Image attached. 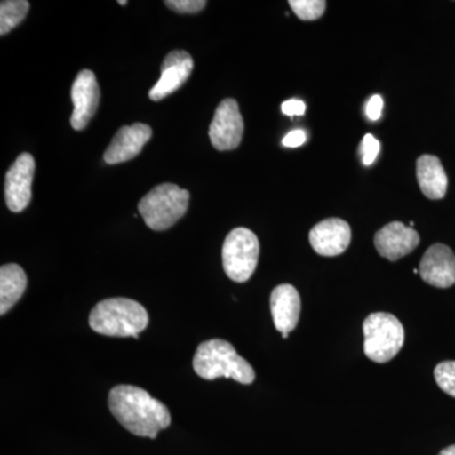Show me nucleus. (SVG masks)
I'll return each mask as SVG.
<instances>
[{
  "label": "nucleus",
  "instance_id": "nucleus-1",
  "mask_svg": "<svg viewBox=\"0 0 455 455\" xmlns=\"http://www.w3.org/2000/svg\"><path fill=\"white\" fill-rule=\"evenodd\" d=\"M108 405L114 418L128 431L143 438H157L171 424L169 409L136 386L119 385L110 391Z\"/></svg>",
  "mask_w": 455,
  "mask_h": 455
},
{
  "label": "nucleus",
  "instance_id": "nucleus-2",
  "mask_svg": "<svg viewBox=\"0 0 455 455\" xmlns=\"http://www.w3.org/2000/svg\"><path fill=\"white\" fill-rule=\"evenodd\" d=\"M148 314L140 302L131 299L113 298L99 302L89 316V325L95 333L107 337L139 339L148 326Z\"/></svg>",
  "mask_w": 455,
  "mask_h": 455
},
{
  "label": "nucleus",
  "instance_id": "nucleus-3",
  "mask_svg": "<svg viewBox=\"0 0 455 455\" xmlns=\"http://www.w3.org/2000/svg\"><path fill=\"white\" fill-rule=\"evenodd\" d=\"M194 370L197 376L208 381L226 377L251 385L256 379L252 366L236 353L229 341L223 339L206 340L197 347Z\"/></svg>",
  "mask_w": 455,
  "mask_h": 455
},
{
  "label": "nucleus",
  "instance_id": "nucleus-4",
  "mask_svg": "<svg viewBox=\"0 0 455 455\" xmlns=\"http://www.w3.org/2000/svg\"><path fill=\"white\" fill-rule=\"evenodd\" d=\"M190 193L178 185L163 184L152 188L139 204V212L152 230L169 229L188 212Z\"/></svg>",
  "mask_w": 455,
  "mask_h": 455
},
{
  "label": "nucleus",
  "instance_id": "nucleus-5",
  "mask_svg": "<svg viewBox=\"0 0 455 455\" xmlns=\"http://www.w3.org/2000/svg\"><path fill=\"white\" fill-rule=\"evenodd\" d=\"M364 355L376 363H387L403 347L405 331L396 316L373 313L363 323Z\"/></svg>",
  "mask_w": 455,
  "mask_h": 455
},
{
  "label": "nucleus",
  "instance_id": "nucleus-6",
  "mask_svg": "<svg viewBox=\"0 0 455 455\" xmlns=\"http://www.w3.org/2000/svg\"><path fill=\"white\" fill-rule=\"evenodd\" d=\"M259 241L252 230L235 228L224 241L221 259L227 276L235 283H245L256 271Z\"/></svg>",
  "mask_w": 455,
  "mask_h": 455
},
{
  "label": "nucleus",
  "instance_id": "nucleus-7",
  "mask_svg": "<svg viewBox=\"0 0 455 455\" xmlns=\"http://www.w3.org/2000/svg\"><path fill=\"white\" fill-rule=\"evenodd\" d=\"M244 123L235 99H224L215 110L209 128L212 147L218 151H230L241 145Z\"/></svg>",
  "mask_w": 455,
  "mask_h": 455
},
{
  "label": "nucleus",
  "instance_id": "nucleus-8",
  "mask_svg": "<svg viewBox=\"0 0 455 455\" xmlns=\"http://www.w3.org/2000/svg\"><path fill=\"white\" fill-rule=\"evenodd\" d=\"M36 164L32 155L18 156L5 176V202L9 211L20 212L31 203Z\"/></svg>",
  "mask_w": 455,
  "mask_h": 455
},
{
  "label": "nucleus",
  "instance_id": "nucleus-9",
  "mask_svg": "<svg viewBox=\"0 0 455 455\" xmlns=\"http://www.w3.org/2000/svg\"><path fill=\"white\" fill-rule=\"evenodd\" d=\"M71 99L74 103L71 125L75 131H83L97 112L100 100L97 76L92 71L83 70L77 74L71 89Z\"/></svg>",
  "mask_w": 455,
  "mask_h": 455
},
{
  "label": "nucleus",
  "instance_id": "nucleus-10",
  "mask_svg": "<svg viewBox=\"0 0 455 455\" xmlns=\"http://www.w3.org/2000/svg\"><path fill=\"white\" fill-rule=\"evenodd\" d=\"M193 68V57L187 51L176 50L170 52L161 65L160 80L149 90L151 100H163L181 88L190 76Z\"/></svg>",
  "mask_w": 455,
  "mask_h": 455
},
{
  "label": "nucleus",
  "instance_id": "nucleus-11",
  "mask_svg": "<svg viewBox=\"0 0 455 455\" xmlns=\"http://www.w3.org/2000/svg\"><path fill=\"white\" fill-rule=\"evenodd\" d=\"M420 243V235L414 228L401 221H392L374 235L377 252L388 260H398L407 256Z\"/></svg>",
  "mask_w": 455,
  "mask_h": 455
},
{
  "label": "nucleus",
  "instance_id": "nucleus-12",
  "mask_svg": "<svg viewBox=\"0 0 455 455\" xmlns=\"http://www.w3.org/2000/svg\"><path fill=\"white\" fill-rule=\"evenodd\" d=\"M309 241L311 247L320 256H339L349 247L352 230L346 220L329 218L310 230Z\"/></svg>",
  "mask_w": 455,
  "mask_h": 455
},
{
  "label": "nucleus",
  "instance_id": "nucleus-13",
  "mask_svg": "<svg viewBox=\"0 0 455 455\" xmlns=\"http://www.w3.org/2000/svg\"><path fill=\"white\" fill-rule=\"evenodd\" d=\"M425 283L438 289H448L455 283V254L448 245L436 243L425 252L419 267Z\"/></svg>",
  "mask_w": 455,
  "mask_h": 455
},
{
  "label": "nucleus",
  "instance_id": "nucleus-14",
  "mask_svg": "<svg viewBox=\"0 0 455 455\" xmlns=\"http://www.w3.org/2000/svg\"><path fill=\"white\" fill-rule=\"evenodd\" d=\"M151 127L143 123L124 125L116 132L112 143L104 152V161L108 164L127 163L140 154L143 147L151 140Z\"/></svg>",
  "mask_w": 455,
  "mask_h": 455
},
{
  "label": "nucleus",
  "instance_id": "nucleus-15",
  "mask_svg": "<svg viewBox=\"0 0 455 455\" xmlns=\"http://www.w3.org/2000/svg\"><path fill=\"white\" fill-rule=\"evenodd\" d=\"M301 313V299L292 284H280L271 293V314L281 334H290L298 325Z\"/></svg>",
  "mask_w": 455,
  "mask_h": 455
},
{
  "label": "nucleus",
  "instance_id": "nucleus-16",
  "mask_svg": "<svg viewBox=\"0 0 455 455\" xmlns=\"http://www.w3.org/2000/svg\"><path fill=\"white\" fill-rule=\"evenodd\" d=\"M416 176L419 187L429 199L440 200L447 194V173L436 156H420L416 163Z\"/></svg>",
  "mask_w": 455,
  "mask_h": 455
},
{
  "label": "nucleus",
  "instance_id": "nucleus-17",
  "mask_svg": "<svg viewBox=\"0 0 455 455\" xmlns=\"http://www.w3.org/2000/svg\"><path fill=\"white\" fill-rule=\"evenodd\" d=\"M27 276L20 266L9 263L0 268V314L4 315L26 291Z\"/></svg>",
  "mask_w": 455,
  "mask_h": 455
},
{
  "label": "nucleus",
  "instance_id": "nucleus-18",
  "mask_svg": "<svg viewBox=\"0 0 455 455\" xmlns=\"http://www.w3.org/2000/svg\"><path fill=\"white\" fill-rule=\"evenodd\" d=\"M27 0H3L0 3V35L4 36L16 28L28 13Z\"/></svg>",
  "mask_w": 455,
  "mask_h": 455
},
{
  "label": "nucleus",
  "instance_id": "nucleus-19",
  "mask_svg": "<svg viewBox=\"0 0 455 455\" xmlns=\"http://www.w3.org/2000/svg\"><path fill=\"white\" fill-rule=\"evenodd\" d=\"M290 7L302 20H316L324 14V0H290Z\"/></svg>",
  "mask_w": 455,
  "mask_h": 455
},
{
  "label": "nucleus",
  "instance_id": "nucleus-20",
  "mask_svg": "<svg viewBox=\"0 0 455 455\" xmlns=\"http://www.w3.org/2000/svg\"><path fill=\"white\" fill-rule=\"evenodd\" d=\"M434 377L440 390L449 396L455 397V361H445L434 370Z\"/></svg>",
  "mask_w": 455,
  "mask_h": 455
},
{
  "label": "nucleus",
  "instance_id": "nucleus-21",
  "mask_svg": "<svg viewBox=\"0 0 455 455\" xmlns=\"http://www.w3.org/2000/svg\"><path fill=\"white\" fill-rule=\"evenodd\" d=\"M172 11L179 12V13H197L205 8V0H167L164 2Z\"/></svg>",
  "mask_w": 455,
  "mask_h": 455
},
{
  "label": "nucleus",
  "instance_id": "nucleus-22",
  "mask_svg": "<svg viewBox=\"0 0 455 455\" xmlns=\"http://www.w3.org/2000/svg\"><path fill=\"white\" fill-rule=\"evenodd\" d=\"M381 149V143L379 142L372 134H366L362 142V160H363L364 166H371L376 160L377 156Z\"/></svg>",
  "mask_w": 455,
  "mask_h": 455
},
{
  "label": "nucleus",
  "instance_id": "nucleus-23",
  "mask_svg": "<svg viewBox=\"0 0 455 455\" xmlns=\"http://www.w3.org/2000/svg\"><path fill=\"white\" fill-rule=\"evenodd\" d=\"M383 110V99L381 95H373L368 100L366 113L371 121H379L381 118Z\"/></svg>",
  "mask_w": 455,
  "mask_h": 455
},
{
  "label": "nucleus",
  "instance_id": "nucleus-24",
  "mask_svg": "<svg viewBox=\"0 0 455 455\" xmlns=\"http://www.w3.org/2000/svg\"><path fill=\"white\" fill-rule=\"evenodd\" d=\"M281 110H283L284 116H304L307 106H305L304 101L299 100V99H290V100L283 103Z\"/></svg>",
  "mask_w": 455,
  "mask_h": 455
},
{
  "label": "nucleus",
  "instance_id": "nucleus-25",
  "mask_svg": "<svg viewBox=\"0 0 455 455\" xmlns=\"http://www.w3.org/2000/svg\"><path fill=\"white\" fill-rule=\"evenodd\" d=\"M307 133H305L304 131H291L283 137V145L289 147V148H296V147L304 145V143L307 142Z\"/></svg>",
  "mask_w": 455,
  "mask_h": 455
},
{
  "label": "nucleus",
  "instance_id": "nucleus-26",
  "mask_svg": "<svg viewBox=\"0 0 455 455\" xmlns=\"http://www.w3.org/2000/svg\"><path fill=\"white\" fill-rule=\"evenodd\" d=\"M439 455H455V445L443 449Z\"/></svg>",
  "mask_w": 455,
  "mask_h": 455
},
{
  "label": "nucleus",
  "instance_id": "nucleus-27",
  "mask_svg": "<svg viewBox=\"0 0 455 455\" xmlns=\"http://www.w3.org/2000/svg\"><path fill=\"white\" fill-rule=\"evenodd\" d=\"M121 5H127L128 2H125V0H121V2H118Z\"/></svg>",
  "mask_w": 455,
  "mask_h": 455
}]
</instances>
